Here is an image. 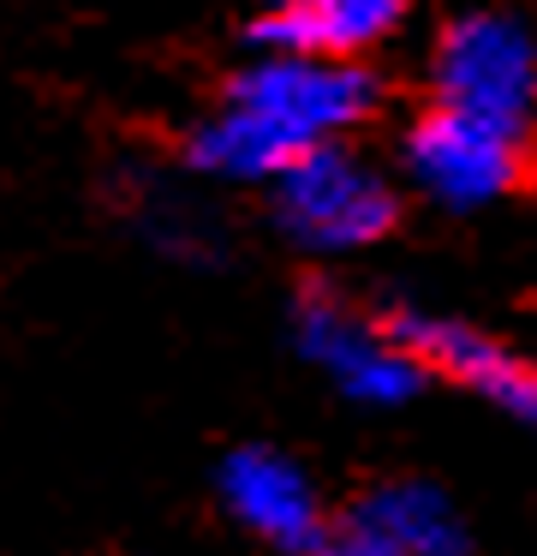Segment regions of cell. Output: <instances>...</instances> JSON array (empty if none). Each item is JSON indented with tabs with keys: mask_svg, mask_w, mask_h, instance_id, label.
Returning a JSON list of instances; mask_svg holds the SVG:
<instances>
[{
	"mask_svg": "<svg viewBox=\"0 0 537 556\" xmlns=\"http://www.w3.org/2000/svg\"><path fill=\"white\" fill-rule=\"evenodd\" d=\"M442 109L525 138L537 126V25L513 7H465L442 25L430 54Z\"/></svg>",
	"mask_w": 537,
	"mask_h": 556,
	"instance_id": "obj_1",
	"label": "cell"
},
{
	"mask_svg": "<svg viewBox=\"0 0 537 556\" xmlns=\"http://www.w3.org/2000/svg\"><path fill=\"white\" fill-rule=\"evenodd\" d=\"M227 102L245 109L257 126H269L286 144V156H305L353 132L376 109V78L341 54H263L233 78Z\"/></svg>",
	"mask_w": 537,
	"mask_h": 556,
	"instance_id": "obj_2",
	"label": "cell"
},
{
	"mask_svg": "<svg viewBox=\"0 0 537 556\" xmlns=\"http://www.w3.org/2000/svg\"><path fill=\"white\" fill-rule=\"evenodd\" d=\"M274 222L298 252H365L394 228V186L341 144H317L274 174Z\"/></svg>",
	"mask_w": 537,
	"mask_h": 556,
	"instance_id": "obj_3",
	"label": "cell"
},
{
	"mask_svg": "<svg viewBox=\"0 0 537 556\" xmlns=\"http://www.w3.org/2000/svg\"><path fill=\"white\" fill-rule=\"evenodd\" d=\"M293 341L317 371L334 377L346 401L358 407H406L424 389V365L400 348L382 324H365L334 293H305L293 312Z\"/></svg>",
	"mask_w": 537,
	"mask_h": 556,
	"instance_id": "obj_4",
	"label": "cell"
},
{
	"mask_svg": "<svg viewBox=\"0 0 537 556\" xmlns=\"http://www.w3.org/2000/svg\"><path fill=\"white\" fill-rule=\"evenodd\" d=\"M406 174L436 198L442 210H484L520 174V138H508L501 126L472 121L460 109H430L424 121L406 132Z\"/></svg>",
	"mask_w": 537,
	"mask_h": 556,
	"instance_id": "obj_5",
	"label": "cell"
},
{
	"mask_svg": "<svg viewBox=\"0 0 537 556\" xmlns=\"http://www.w3.org/2000/svg\"><path fill=\"white\" fill-rule=\"evenodd\" d=\"M221 484V503L251 539H263L269 551H286V556H317V544L329 539V520H322V503H317V484L310 472L298 467L293 455L281 448H233L215 472Z\"/></svg>",
	"mask_w": 537,
	"mask_h": 556,
	"instance_id": "obj_6",
	"label": "cell"
},
{
	"mask_svg": "<svg viewBox=\"0 0 537 556\" xmlns=\"http://www.w3.org/2000/svg\"><path fill=\"white\" fill-rule=\"evenodd\" d=\"M388 329L406 353H412L424 371H448L460 377L472 395H484L489 407L513 413L520 425H537V365L520 359V353L496 348L489 336L453 324V317H436V312H388Z\"/></svg>",
	"mask_w": 537,
	"mask_h": 556,
	"instance_id": "obj_7",
	"label": "cell"
},
{
	"mask_svg": "<svg viewBox=\"0 0 537 556\" xmlns=\"http://www.w3.org/2000/svg\"><path fill=\"white\" fill-rule=\"evenodd\" d=\"M406 18V0H298V7H269L251 25V42L263 54H341L376 49Z\"/></svg>",
	"mask_w": 537,
	"mask_h": 556,
	"instance_id": "obj_8",
	"label": "cell"
},
{
	"mask_svg": "<svg viewBox=\"0 0 537 556\" xmlns=\"http://www.w3.org/2000/svg\"><path fill=\"white\" fill-rule=\"evenodd\" d=\"M353 520L394 544L406 556H465L472 539H465L460 508L448 503V491H436L430 479H388L376 491H365L353 503Z\"/></svg>",
	"mask_w": 537,
	"mask_h": 556,
	"instance_id": "obj_9",
	"label": "cell"
},
{
	"mask_svg": "<svg viewBox=\"0 0 537 556\" xmlns=\"http://www.w3.org/2000/svg\"><path fill=\"white\" fill-rule=\"evenodd\" d=\"M317 556H406V551H394L382 532H370V527H358L353 515L341 520V527H329V539L317 544Z\"/></svg>",
	"mask_w": 537,
	"mask_h": 556,
	"instance_id": "obj_10",
	"label": "cell"
},
{
	"mask_svg": "<svg viewBox=\"0 0 537 556\" xmlns=\"http://www.w3.org/2000/svg\"><path fill=\"white\" fill-rule=\"evenodd\" d=\"M269 7H298V0H269Z\"/></svg>",
	"mask_w": 537,
	"mask_h": 556,
	"instance_id": "obj_11",
	"label": "cell"
}]
</instances>
